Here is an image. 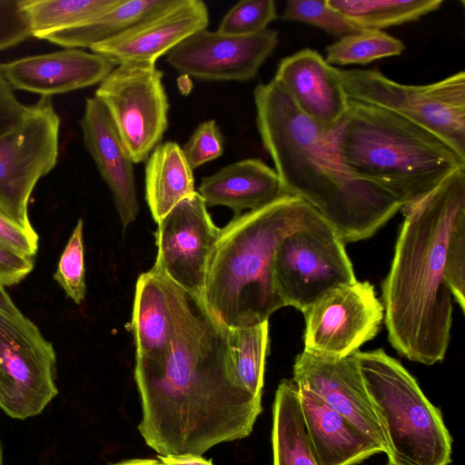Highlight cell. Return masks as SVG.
Here are the masks:
<instances>
[{
	"mask_svg": "<svg viewBox=\"0 0 465 465\" xmlns=\"http://www.w3.org/2000/svg\"><path fill=\"white\" fill-rule=\"evenodd\" d=\"M84 146L108 186L124 228L138 214L134 161L104 105L87 98L80 120Z\"/></svg>",
	"mask_w": 465,
	"mask_h": 465,
	"instance_id": "obj_18",
	"label": "cell"
},
{
	"mask_svg": "<svg viewBox=\"0 0 465 465\" xmlns=\"http://www.w3.org/2000/svg\"><path fill=\"white\" fill-rule=\"evenodd\" d=\"M114 68L107 58L80 49L21 57L0 63L13 90L51 97L100 84Z\"/></svg>",
	"mask_w": 465,
	"mask_h": 465,
	"instance_id": "obj_17",
	"label": "cell"
},
{
	"mask_svg": "<svg viewBox=\"0 0 465 465\" xmlns=\"http://www.w3.org/2000/svg\"><path fill=\"white\" fill-rule=\"evenodd\" d=\"M52 343L0 286V409L9 417L39 415L58 394Z\"/></svg>",
	"mask_w": 465,
	"mask_h": 465,
	"instance_id": "obj_8",
	"label": "cell"
},
{
	"mask_svg": "<svg viewBox=\"0 0 465 465\" xmlns=\"http://www.w3.org/2000/svg\"><path fill=\"white\" fill-rule=\"evenodd\" d=\"M0 465H3V456H2L1 446H0Z\"/></svg>",
	"mask_w": 465,
	"mask_h": 465,
	"instance_id": "obj_41",
	"label": "cell"
},
{
	"mask_svg": "<svg viewBox=\"0 0 465 465\" xmlns=\"http://www.w3.org/2000/svg\"><path fill=\"white\" fill-rule=\"evenodd\" d=\"M388 465H390V464H388Z\"/></svg>",
	"mask_w": 465,
	"mask_h": 465,
	"instance_id": "obj_42",
	"label": "cell"
},
{
	"mask_svg": "<svg viewBox=\"0 0 465 465\" xmlns=\"http://www.w3.org/2000/svg\"><path fill=\"white\" fill-rule=\"evenodd\" d=\"M194 193L193 169L182 147L174 142L159 143L145 165V200L154 222Z\"/></svg>",
	"mask_w": 465,
	"mask_h": 465,
	"instance_id": "obj_23",
	"label": "cell"
},
{
	"mask_svg": "<svg viewBox=\"0 0 465 465\" xmlns=\"http://www.w3.org/2000/svg\"><path fill=\"white\" fill-rule=\"evenodd\" d=\"M160 465H213L211 460L202 457V455H167L157 457Z\"/></svg>",
	"mask_w": 465,
	"mask_h": 465,
	"instance_id": "obj_39",
	"label": "cell"
},
{
	"mask_svg": "<svg viewBox=\"0 0 465 465\" xmlns=\"http://www.w3.org/2000/svg\"><path fill=\"white\" fill-rule=\"evenodd\" d=\"M26 106L17 99L0 71V134L13 130L20 124Z\"/></svg>",
	"mask_w": 465,
	"mask_h": 465,
	"instance_id": "obj_37",
	"label": "cell"
},
{
	"mask_svg": "<svg viewBox=\"0 0 465 465\" xmlns=\"http://www.w3.org/2000/svg\"><path fill=\"white\" fill-rule=\"evenodd\" d=\"M162 79L155 64H119L94 93L134 163L147 160L168 127L169 103Z\"/></svg>",
	"mask_w": 465,
	"mask_h": 465,
	"instance_id": "obj_11",
	"label": "cell"
},
{
	"mask_svg": "<svg viewBox=\"0 0 465 465\" xmlns=\"http://www.w3.org/2000/svg\"><path fill=\"white\" fill-rule=\"evenodd\" d=\"M256 124L283 193L311 205L344 243L371 237L402 207L342 163L328 129L304 114L273 78L253 92Z\"/></svg>",
	"mask_w": 465,
	"mask_h": 465,
	"instance_id": "obj_3",
	"label": "cell"
},
{
	"mask_svg": "<svg viewBox=\"0 0 465 465\" xmlns=\"http://www.w3.org/2000/svg\"><path fill=\"white\" fill-rule=\"evenodd\" d=\"M292 381L318 395L332 409L380 444L386 442L368 396L357 359L319 356L306 351L297 355Z\"/></svg>",
	"mask_w": 465,
	"mask_h": 465,
	"instance_id": "obj_16",
	"label": "cell"
},
{
	"mask_svg": "<svg viewBox=\"0 0 465 465\" xmlns=\"http://www.w3.org/2000/svg\"><path fill=\"white\" fill-rule=\"evenodd\" d=\"M314 211L299 197L284 193L236 215L222 228L209 261L203 301L223 326L262 323L285 307L274 282V252Z\"/></svg>",
	"mask_w": 465,
	"mask_h": 465,
	"instance_id": "obj_4",
	"label": "cell"
},
{
	"mask_svg": "<svg viewBox=\"0 0 465 465\" xmlns=\"http://www.w3.org/2000/svg\"><path fill=\"white\" fill-rule=\"evenodd\" d=\"M156 261L152 269L203 300L209 261L220 237L207 206L195 192L157 223Z\"/></svg>",
	"mask_w": 465,
	"mask_h": 465,
	"instance_id": "obj_13",
	"label": "cell"
},
{
	"mask_svg": "<svg viewBox=\"0 0 465 465\" xmlns=\"http://www.w3.org/2000/svg\"><path fill=\"white\" fill-rule=\"evenodd\" d=\"M169 286L170 351L161 362L135 361L142 409L138 430L158 456L202 455L248 437L262 401L248 393L232 371L227 328L202 299L170 280Z\"/></svg>",
	"mask_w": 465,
	"mask_h": 465,
	"instance_id": "obj_1",
	"label": "cell"
},
{
	"mask_svg": "<svg viewBox=\"0 0 465 465\" xmlns=\"http://www.w3.org/2000/svg\"><path fill=\"white\" fill-rule=\"evenodd\" d=\"M274 79L304 114L328 129L337 125L349 109L337 68L315 50L304 48L284 57Z\"/></svg>",
	"mask_w": 465,
	"mask_h": 465,
	"instance_id": "obj_19",
	"label": "cell"
},
{
	"mask_svg": "<svg viewBox=\"0 0 465 465\" xmlns=\"http://www.w3.org/2000/svg\"><path fill=\"white\" fill-rule=\"evenodd\" d=\"M302 313L303 350L329 358L358 351L378 334L384 317L373 285L357 280L329 291Z\"/></svg>",
	"mask_w": 465,
	"mask_h": 465,
	"instance_id": "obj_12",
	"label": "cell"
},
{
	"mask_svg": "<svg viewBox=\"0 0 465 465\" xmlns=\"http://www.w3.org/2000/svg\"><path fill=\"white\" fill-rule=\"evenodd\" d=\"M39 237L35 230L28 231L0 211V246L19 256L35 259Z\"/></svg>",
	"mask_w": 465,
	"mask_h": 465,
	"instance_id": "obj_36",
	"label": "cell"
},
{
	"mask_svg": "<svg viewBox=\"0 0 465 465\" xmlns=\"http://www.w3.org/2000/svg\"><path fill=\"white\" fill-rule=\"evenodd\" d=\"M60 118L51 97L26 106L20 124L0 134V211L23 228L33 231L28 215L38 181L56 165Z\"/></svg>",
	"mask_w": 465,
	"mask_h": 465,
	"instance_id": "obj_10",
	"label": "cell"
},
{
	"mask_svg": "<svg viewBox=\"0 0 465 465\" xmlns=\"http://www.w3.org/2000/svg\"><path fill=\"white\" fill-rule=\"evenodd\" d=\"M298 390L308 439L319 465H357L376 453L385 452L318 395L303 388Z\"/></svg>",
	"mask_w": 465,
	"mask_h": 465,
	"instance_id": "obj_20",
	"label": "cell"
},
{
	"mask_svg": "<svg viewBox=\"0 0 465 465\" xmlns=\"http://www.w3.org/2000/svg\"><path fill=\"white\" fill-rule=\"evenodd\" d=\"M404 219L390 271L382 282L383 321L391 346L425 365L441 361L452 324V294L445 277L451 226L465 213V168L401 209Z\"/></svg>",
	"mask_w": 465,
	"mask_h": 465,
	"instance_id": "obj_2",
	"label": "cell"
},
{
	"mask_svg": "<svg viewBox=\"0 0 465 465\" xmlns=\"http://www.w3.org/2000/svg\"><path fill=\"white\" fill-rule=\"evenodd\" d=\"M281 19L308 24L338 38L361 30L333 9L328 0H289Z\"/></svg>",
	"mask_w": 465,
	"mask_h": 465,
	"instance_id": "obj_30",
	"label": "cell"
},
{
	"mask_svg": "<svg viewBox=\"0 0 465 465\" xmlns=\"http://www.w3.org/2000/svg\"><path fill=\"white\" fill-rule=\"evenodd\" d=\"M277 17L272 0H242L226 13L217 32L228 35H250L265 30Z\"/></svg>",
	"mask_w": 465,
	"mask_h": 465,
	"instance_id": "obj_32",
	"label": "cell"
},
{
	"mask_svg": "<svg viewBox=\"0 0 465 465\" xmlns=\"http://www.w3.org/2000/svg\"><path fill=\"white\" fill-rule=\"evenodd\" d=\"M111 465H160V461L158 459H131L125 460L117 463H114Z\"/></svg>",
	"mask_w": 465,
	"mask_h": 465,
	"instance_id": "obj_40",
	"label": "cell"
},
{
	"mask_svg": "<svg viewBox=\"0 0 465 465\" xmlns=\"http://www.w3.org/2000/svg\"><path fill=\"white\" fill-rule=\"evenodd\" d=\"M360 29L381 30L416 21L438 10L442 0H328Z\"/></svg>",
	"mask_w": 465,
	"mask_h": 465,
	"instance_id": "obj_26",
	"label": "cell"
},
{
	"mask_svg": "<svg viewBox=\"0 0 465 465\" xmlns=\"http://www.w3.org/2000/svg\"><path fill=\"white\" fill-rule=\"evenodd\" d=\"M445 277L453 299L465 310V213L451 226L446 251Z\"/></svg>",
	"mask_w": 465,
	"mask_h": 465,
	"instance_id": "obj_33",
	"label": "cell"
},
{
	"mask_svg": "<svg viewBox=\"0 0 465 465\" xmlns=\"http://www.w3.org/2000/svg\"><path fill=\"white\" fill-rule=\"evenodd\" d=\"M172 0H120V2L91 20L71 29L46 35L48 41L66 49L91 48L107 41L139 21L170 4Z\"/></svg>",
	"mask_w": 465,
	"mask_h": 465,
	"instance_id": "obj_25",
	"label": "cell"
},
{
	"mask_svg": "<svg viewBox=\"0 0 465 465\" xmlns=\"http://www.w3.org/2000/svg\"><path fill=\"white\" fill-rule=\"evenodd\" d=\"M197 193L206 206H227L235 216L284 194L275 170L257 158L235 162L203 177Z\"/></svg>",
	"mask_w": 465,
	"mask_h": 465,
	"instance_id": "obj_21",
	"label": "cell"
},
{
	"mask_svg": "<svg viewBox=\"0 0 465 465\" xmlns=\"http://www.w3.org/2000/svg\"><path fill=\"white\" fill-rule=\"evenodd\" d=\"M136 360L161 362L167 357L173 331L169 280L153 269L136 282L131 322Z\"/></svg>",
	"mask_w": 465,
	"mask_h": 465,
	"instance_id": "obj_22",
	"label": "cell"
},
{
	"mask_svg": "<svg viewBox=\"0 0 465 465\" xmlns=\"http://www.w3.org/2000/svg\"><path fill=\"white\" fill-rule=\"evenodd\" d=\"M272 269L284 305L301 312L333 288L356 281L345 243L316 211L280 242Z\"/></svg>",
	"mask_w": 465,
	"mask_h": 465,
	"instance_id": "obj_9",
	"label": "cell"
},
{
	"mask_svg": "<svg viewBox=\"0 0 465 465\" xmlns=\"http://www.w3.org/2000/svg\"><path fill=\"white\" fill-rule=\"evenodd\" d=\"M182 150L192 169L220 157L223 139L216 122L207 120L200 124Z\"/></svg>",
	"mask_w": 465,
	"mask_h": 465,
	"instance_id": "obj_34",
	"label": "cell"
},
{
	"mask_svg": "<svg viewBox=\"0 0 465 465\" xmlns=\"http://www.w3.org/2000/svg\"><path fill=\"white\" fill-rule=\"evenodd\" d=\"M230 364L238 383L262 401L265 361L269 348V323L228 329Z\"/></svg>",
	"mask_w": 465,
	"mask_h": 465,
	"instance_id": "obj_27",
	"label": "cell"
},
{
	"mask_svg": "<svg viewBox=\"0 0 465 465\" xmlns=\"http://www.w3.org/2000/svg\"><path fill=\"white\" fill-rule=\"evenodd\" d=\"M278 32L266 28L250 35L200 30L175 46L167 62L177 71L204 81L254 78L278 45Z\"/></svg>",
	"mask_w": 465,
	"mask_h": 465,
	"instance_id": "obj_14",
	"label": "cell"
},
{
	"mask_svg": "<svg viewBox=\"0 0 465 465\" xmlns=\"http://www.w3.org/2000/svg\"><path fill=\"white\" fill-rule=\"evenodd\" d=\"M35 259L25 258L0 246V286H13L22 282L34 269Z\"/></svg>",
	"mask_w": 465,
	"mask_h": 465,
	"instance_id": "obj_38",
	"label": "cell"
},
{
	"mask_svg": "<svg viewBox=\"0 0 465 465\" xmlns=\"http://www.w3.org/2000/svg\"><path fill=\"white\" fill-rule=\"evenodd\" d=\"M120 0H23L31 35H46L83 25L109 9Z\"/></svg>",
	"mask_w": 465,
	"mask_h": 465,
	"instance_id": "obj_28",
	"label": "cell"
},
{
	"mask_svg": "<svg viewBox=\"0 0 465 465\" xmlns=\"http://www.w3.org/2000/svg\"><path fill=\"white\" fill-rule=\"evenodd\" d=\"M390 465H448L451 437L415 378L382 349L354 353Z\"/></svg>",
	"mask_w": 465,
	"mask_h": 465,
	"instance_id": "obj_6",
	"label": "cell"
},
{
	"mask_svg": "<svg viewBox=\"0 0 465 465\" xmlns=\"http://www.w3.org/2000/svg\"><path fill=\"white\" fill-rule=\"evenodd\" d=\"M404 50L402 41L381 30L361 29L328 45L324 59L330 65L366 64Z\"/></svg>",
	"mask_w": 465,
	"mask_h": 465,
	"instance_id": "obj_29",
	"label": "cell"
},
{
	"mask_svg": "<svg viewBox=\"0 0 465 465\" xmlns=\"http://www.w3.org/2000/svg\"><path fill=\"white\" fill-rule=\"evenodd\" d=\"M350 101L394 112L429 130L465 159V73L422 85L397 83L376 69L337 68Z\"/></svg>",
	"mask_w": 465,
	"mask_h": 465,
	"instance_id": "obj_7",
	"label": "cell"
},
{
	"mask_svg": "<svg viewBox=\"0 0 465 465\" xmlns=\"http://www.w3.org/2000/svg\"><path fill=\"white\" fill-rule=\"evenodd\" d=\"M209 12L200 0H172L168 5L118 35L90 48L114 65L152 64L194 33L207 28Z\"/></svg>",
	"mask_w": 465,
	"mask_h": 465,
	"instance_id": "obj_15",
	"label": "cell"
},
{
	"mask_svg": "<svg viewBox=\"0 0 465 465\" xmlns=\"http://www.w3.org/2000/svg\"><path fill=\"white\" fill-rule=\"evenodd\" d=\"M331 132L348 171L388 191L402 207L465 168V159L440 137L381 107L350 101Z\"/></svg>",
	"mask_w": 465,
	"mask_h": 465,
	"instance_id": "obj_5",
	"label": "cell"
},
{
	"mask_svg": "<svg viewBox=\"0 0 465 465\" xmlns=\"http://www.w3.org/2000/svg\"><path fill=\"white\" fill-rule=\"evenodd\" d=\"M32 37L23 0H0V52Z\"/></svg>",
	"mask_w": 465,
	"mask_h": 465,
	"instance_id": "obj_35",
	"label": "cell"
},
{
	"mask_svg": "<svg viewBox=\"0 0 465 465\" xmlns=\"http://www.w3.org/2000/svg\"><path fill=\"white\" fill-rule=\"evenodd\" d=\"M272 465H319L302 416L299 390L292 380H282L272 406Z\"/></svg>",
	"mask_w": 465,
	"mask_h": 465,
	"instance_id": "obj_24",
	"label": "cell"
},
{
	"mask_svg": "<svg viewBox=\"0 0 465 465\" xmlns=\"http://www.w3.org/2000/svg\"><path fill=\"white\" fill-rule=\"evenodd\" d=\"M84 222L79 219L60 256L54 278L65 294L76 304H81L86 292Z\"/></svg>",
	"mask_w": 465,
	"mask_h": 465,
	"instance_id": "obj_31",
	"label": "cell"
}]
</instances>
